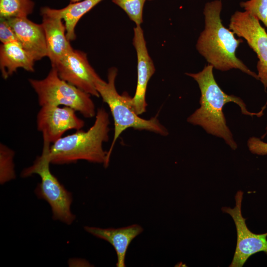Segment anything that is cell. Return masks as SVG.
I'll use <instances>...</instances> for the list:
<instances>
[{"label":"cell","mask_w":267,"mask_h":267,"mask_svg":"<svg viewBox=\"0 0 267 267\" xmlns=\"http://www.w3.org/2000/svg\"><path fill=\"white\" fill-rule=\"evenodd\" d=\"M213 68L208 64L198 73H185L196 81L201 92L200 107L188 117L187 121L201 126L208 134L223 138L232 149L235 150L237 145L226 125L222 112L223 106L228 102H234L239 106L243 114L251 116H261L263 110L258 113L250 112L241 98L223 92L215 79Z\"/></svg>","instance_id":"1"},{"label":"cell","mask_w":267,"mask_h":267,"mask_svg":"<svg viewBox=\"0 0 267 267\" xmlns=\"http://www.w3.org/2000/svg\"><path fill=\"white\" fill-rule=\"evenodd\" d=\"M222 7L221 0L206 3L203 10L204 29L197 41L196 49L216 69L222 71L239 69L259 80L258 75L236 56V50L243 40L235 38L234 33L222 24Z\"/></svg>","instance_id":"2"},{"label":"cell","mask_w":267,"mask_h":267,"mask_svg":"<svg viewBox=\"0 0 267 267\" xmlns=\"http://www.w3.org/2000/svg\"><path fill=\"white\" fill-rule=\"evenodd\" d=\"M95 117L94 124L88 131H77L61 137L50 145L51 164L62 165L86 160L103 164L105 168L108 166L107 151L103 149V144L109 139V114L102 107L97 109Z\"/></svg>","instance_id":"3"},{"label":"cell","mask_w":267,"mask_h":267,"mask_svg":"<svg viewBox=\"0 0 267 267\" xmlns=\"http://www.w3.org/2000/svg\"><path fill=\"white\" fill-rule=\"evenodd\" d=\"M117 74L118 69L111 67L108 71L107 81L102 80L96 85L99 96L108 105L114 120V136L107 155L108 165L116 140L127 129L146 130L163 136L169 134L167 129L156 117L145 119L134 112L131 105L132 97L126 93L120 94L116 89L115 80Z\"/></svg>","instance_id":"4"},{"label":"cell","mask_w":267,"mask_h":267,"mask_svg":"<svg viewBox=\"0 0 267 267\" xmlns=\"http://www.w3.org/2000/svg\"><path fill=\"white\" fill-rule=\"evenodd\" d=\"M29 82L41 107L62 105L72 108L86 118L95 116V106L91 95L60 78L55 68H51L45 78L30 79Z\"/></svg>","instance_id":"5"},{"label":"cell","mask_w":267,"mask_h":267,"mask_svg":"<svg viewBox=\"0 0 267 267\" xmlns=\"http://www.w3.org/2000/svg\"><path fill=\"white\" fill-rule=\"evenodd\" d=\"M50 143L44 142L42 154L36 158L32 166L22 172L21 177L26 178L33 174L39 175L41 181L36 189V194L39 198L48 203L54 220L70 224L75 218L70 209L72 201L71 194L50 170Z\"/></svg>","instance_id":"6"},{"label":"cell","mask_w":267,"mask_h":267,"mask_svg":"<svg viewBox=\"0 0 267 267\" xmlns=\"http://www.w3.org/2000/svg\"><path fill=\"white\" fill-rule=\"evenodd\" d=\"M229 29L239 37L244 38L256 53L258 77L267 88V33L260 21L246 11H235L231 16Z\"/></svg>","instance_id":"7"},{"label":"cell","mask_w":267,"mask_h":267,"mask_svg":"<svg viewBox=\"0 0 267 267\" xmlns=\"http://www.w3.org/2000/svg\"><path fill=\"white\" fill-rule=\"evenodd\" d=\"M243 192L239 190L235 196V206L233 208L223 207V212L228 214L234 221L236 232L237 242L233 260L229 267H242L252 255L260 252L267 254V232L256 234L251 232L243 217L241 204Z\"/></svg>","instance_id":"8"},{"label":"cell","mask_w":267,"mask_h":267,"mask_svg":"<svg viewBox=\"0 0 267 267\" xmlns=\"http://www.w3.org/2000/svg\"><path fill=\"white\" fill-rule=\"evenodd\" d=\"M51 67L63 80L91 95L100 96L96 85L102 79L89 64L86 53L73 48Z\"/></svg>","instance_id":"9"},{"label":"cell","mask_w":267,"mask_h":267,"mask_svg":"<svg viewBox=\"0 0 267 267\" xmlns=\"http://www.w3.org/2000/svg\"><path fill=\"white\" fill-rule=\"evenodd\" d=\"M37 130L42 134L43 141L53 143L71 130L79 131L85 122L71 108L56 106H42L37 115Z\"/></svg>","instance_id":"10"},{"label":"cell","mask_w":267,"mask_h":267,"mask_svg":"<svg viewBox=\"0 0 267 267\" xmlns=\"http://www.w3.org/2000/svg\"><path fill=\"white\" fill-rule=\"evenodd\" d=\"M133 44L137 56V85L134 95L131 99V105L134 112L139 115L146 111L147 87L155 72L141 25H136L134 29Z\"/></svg>","instance_id":"11"},{"label":"cell","mask_w":267,"mask_h":267,"mask_svg":"<svg viewBox=\"0 0 267 267\" xmlns=\"http://www.w3.org/2000/svg\"><path fill=\"white\" fill-rule=\"evenodd\" d=\"M23 49L36 61L47 56L44 30L42 24L25 17L6 19Z\"/></svg>","instance_id":"12"},{"label":"cell","mask_w":267,"mask_h":267,"mask_svg":"<svg viewBox=\"0 0 267 267\" xmlns=\"http://www.w3.org/2000/svg\"><path fill=\"white\" fill-rule=\"evenodd\" d=\"M85 230L96 237L110 243L117 256V267H125L126 253L132 240L143 230L137 224L118 228H101L86 226Z\"/></svg>","instance_id":"13"},{"label":"cell","mask_w":267,"mask_h":267,"mask_svg":"<svg viewBox=\"0 0 267 267\" xmlns=\"http://www.w3.org/2000/svg\"><path fill=\"white\" fill-rule=\"evenodd\" d=\"M41 15L46 42L47 57L52 66L73 48L67 38L63 20L46 14Z\"/></svg>","instance_id":"14"},{"label":"cell","mask_w":267,"mask_h":267,"mask_svg":"<svg viewBox=\"0 0 267 267\" xmlns=\"http://www.w3.org/2000/svg\"><path fill=\"white\" fill-rule=\"evenodd\" d=\"M35 62L18 43L2 44L0 46V69L1 76L4 79L19 68L34 72Z\"/></svg>","instance_id":"15"},{"label":"cell","mask_w":267,"mask_h":267,"mask_svg":"<svg viewBox=\"0 0 267 267\" xmlns=\"http://www.w3.org/2000/svg\"><path fill=\"white\" fill-rule=\"evenodd\" d=\"M102 0H82L70 2L61 9L43 7L41 14H46L63 20L66 27V37L70 41L76 39L75 27L81 18Z\"/></svg>","instance_id":"16"},{"label":"cell","mask_w":267,"mask_h":267,"mask_svg":"<svg viewBox=\"0 0 267 267\" xmlns=\"http://www.w3.org/2000/svg\"><path fill=\"white\" fill-rule=\"evenodd\" d=\"M34 6L32 0H0V18L27 17Z\"/></svg>","instance_id":"17"},{"label":"cell","mask_w":267,"mask_h":267,"mask_svg":"<svg viewBox=\"0 0 267 267\" xmlns=\"http://www.w3.org/2000/svg\"><path fill=\"white\" fill-rule=\"evenodd\" d=\"M14 152L5 144H0V182L3 184L15 178Z\"/></svg>","instance_id":"18"},{"label":"cell","mask_w":267,"mask_h":267,"mask_svg":"<svg viewBox=\"0 0 267 267\" xmlns=\"http://www.w3.org/2000/svg\"><path fill=\"white\" fill-rule=\"evenodd\" d=\"M147 0H112L122 9L135 25H141L143 22V10Z\"/></svg>","instance_id":"19"},{"label":"cell","mask_w":267,"mask_h":267,"mask_svg":"<svg viewBox=\"0 0 267 267\" xmlns=\"http://www.w3.org/2000/svg\"><path fill=\"white\" fill-rule=\"evenodd\" d=\"M240 5L267 28V0H248L240 2Z\"/></svg>","instance_id":"20"},{"label":"cell","mask_w":267,"mask_h":267,"mask_svg":"<svg viewBox=\"0 0 267 267\" xmlns=\"http://www.w3.org/2000/svg\"><path fill=\"white\" fill-rule=\"evenodd\" d=\"M0 41L2 44L18 43L17 38L6 19L0 18Z\"/></svg>","instance_id":"21"},{"label":"cell","mask_w":267,"mask_h":267,"mask_svg":"<svg viewBox=\"0 0 267 267\" xmlns=\"http://www.w3.org/2000/svg\"><path fill=\"white\" fill-rule=\"evenodd\" d=\"M247 145L250 152L254 154L265 155L267 154V143L256 137L249 138Z\"/></svg>","instance_id":"22"},{"label":"cell","mask_w":267,"mask_h":267,"mask_svg":"<svg viewBox=\"0 0 267 267\" xmlns=\"http://www.w3.org/2000/svg\"><path fill=\"white\" fill-rule=\"evenodd\" d=\"M71 2H76L79 1H81L82 0H70Z\"/></svg>","instance_id":"23"},{"label":"cell","mask_w":267,"mask_h":267,"mask_svg":"<svg viewBox=\"0 0 267 267\" xmlns=\"http://www.w3.org/2000/svg\"><path fill=\"white\" fill-rule=\"evenodd\" d=\"M266 134H267V127H266V134H264L263 136H264Z\"/></svg>","instance_id":"24"},{"label":"cell","mask_w":267,"mask_h":267,"mask_svg":"<svg viewBox=\"0 0 267 267\" xmlns=\"http://www.w3.org/2000/svg\"></svg>","instance_id":"25"}]
</instances>
